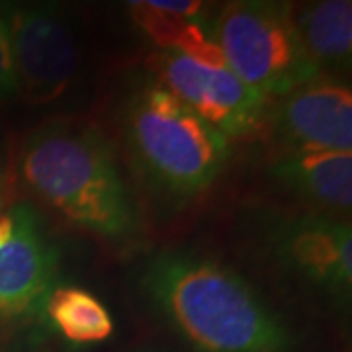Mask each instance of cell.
I'll return each mask as SVG.
<instances>
[{
  "label": "cell",
  "instance_id": "1",
  "mask_svg": "<svg viewBox=\"0 0 352 352\" xmlns=\"http://www.w3.org/2000/svg\"><path fill=\"white\" fill-rule=\"evenodd\" d=\"M20 188L69 226L113 245L141 237V215L104 127L82 116L41 122L18 145Z\"/></svg>",
  "mask_w": 352,
  "mask_h": 352
},
{
  "label": "cell",
  "instance_id": "2",
  "mask_svg": "<svg viewBox=\"0 0 352 352\" xmlns=\"http://www.w3.org/2000/svg\"><path fill=\"white\" fill-rule=\"evenodd\" d=\"M141 289L196 352H289L282 317L227 264L190 251H163L141 270Z\"/></svg>",
  "mask_w": 352,
  "mask_h": 352
},
{
  "label": "cell",
  "instance_id": "3",
  "mask_svg": "<svg viewBox=\"0 0 352 352\" xmlns=\"http://www.w3.org/2000/svg\"><path fill=\"white\" fill-rule=\"evenodd\" d=\"M120 133L143 188L173 210L208 194L231 155L229 139L151 78L122 104Z\"/></svg>",
  "mask_w": 352,
  "mask_h": 352
},
{
  "label": "cell",
  "instance_id": "4",
  "mask_svg": "<svg viewBox=\"0 0 352 352\" xmlns=\"http://www.w3.org/2000/svg\"><path fill=\"white\" fill-rule=\"evenodd\" d=\"M214 41L229 71L268 100L321 76L303 50L288 2H229L219 12Z\"/></svg>",
  "mask_w": 352,
  "mask_h": 352
},
{
  "label": "cell",
  "instance_id": "5",
  "mask_svg": "<svg viewBox=\"0 0 352 352\" xmlns=\"http://www.w3.org/2000/svg\"><path fill=\"white\" fill-rule=\"evenodd\" d=\"M12 50L18 96L32 106L59 100L78 71V41L63 10L51 4L0 8Z\"/></svg>",
  "mask_w": 352,
  "mask_h": 352
},
{
  "label": "cell",
  "instance_id": "6",
  "mask_svg": "<svg viewBox=\"0 0 352 352\" xmlns=\"http://www.w3.org/2000/svg\"><path fill=\"white\" fill-rule=\"evenodd\" d=\"M157 82L227 139L254 138L268 122V98L249 88L229 67L210 69L175 51L149 57Z\"/></svg>",
  "mask_w": 352,
  "mask_h": 352
},
{
  "label": "cell",
  "instance_id": "7",
  "mask_svg": "<svg viewBox=\"0 0 352 352\" xmlns=\"http://www.w3.org/2000/svg\"><path fill=\"white\" fill-rule=\"evenodd\" d=\"M10 212L14 233L0 247V329L39 325L59 278V251L36 208L18 201Z\"/></svg>",
  "mask_w": 352,
  "mask_h": 352
},
{
  "label": "cell",
  "instance_id": "8",
  "mask_svg": "<svg viewBox=\"0 0 352 352\" xmlns=\"http://www.w3.org/2000/svg\"><path fill=\"white\" fill-rule=\"evenodd\" d=\"M280 266L331 300L349 303L352 289V231L344 219L303 214L274 229Z\"/></svg>",
  "mask_w": 352,
  "mask_h": 352
},
{
  "label": "cell",
  "instance_id": "9",
  "mask_svg": "<svg viewBox=\"0 0 352 352\" xmlns=\"http://www.w3.org/2000/svg\"><path fill=\"white\" fill-rule=\"evenodd\" d=\"M268 122L282 153H352V92L329 76L280 96Z\"/></svg>",
  "mask_w": 352,
  "mask_h": 352
},
{
  "label": "cell",
  "instance_id": "10",
  "mask_svg": "<svg viewBox=\"0 0 352 352\" xmlns=\"http://www.w3.org/2000/svg\"><path fill=\"white\" fill-rule=\"evenodd\" d=\"M272 176L315 214L344 219L352 206V153L284 151Z\"/></svg>",
  "mask_w": 352,
  "mask_h": 352
},
{
  "label": "cell",
  "instance_id": "11",
  "mask_svg": "<svg viewBox=\"0 0 352 352\" xmlns=\"http://www.w3.org/2000/svg\"><path fill=\"white\" fill-rule=\"evenodd\" d=\"M294 24L303 50L319 73L349 71L352 51V2L321 0L296 8Z\"/></svg>",
  "mask_w": 352,
  "mask_h": 352
},
{
  "label": "cell",
  "instance_id": "12",
  "mask_svg": "<svg viewBox=\"0 0 352 352\" xmlns=\"http://www.w3.org/2000/svg\"><path fill=\"white\" fill-rule=\"evenodd\" d=\"M45 319L75 344H96L113 335L106 305L85 288L57 286L45 303Z\"/></svg>",
  "mask_w": 352,
  "mask_h": 352
},
{
  "label": "cell",
  "instance_id": "13",
  "mask_svg": "<svg viewBox=\"0 0 352 352\" xmlns=\"http://www.w3.org/2000/svg\"><path fill=\"white\" fill-rule=\"evenodd\" d=\"M127 6H129V14L133 22L157 43V47H161V51H176L188 25L194 22L184 16L157 8L151 0L129 2Z\"/></svg>",
  "mask_w": 352,
  "mask_h": 352
},
{
  "label": "cell",
  "instance_id": "14",
  "mask_svg": "<svg viewBox=\"0 0 352 352\" xmlns=\"http://www.w3.org/2000/svg\"><path fill=\"white\" fill-rule=\"evenodd\" d=\"M20 182L16 170V149L0 143V212L18 204Z\"/></svg>",
  "mask_w": 352,
  "mask_h": 352
},
{
  "label": "cell",
  "instance_id": "15",
  "mask_svg": "<svg viewBox=\"0 0 352 352\" xmlns=\"http://www.w3.org/2000/svg\"><path fill=\"white\" fill-rule=\"evenodd\" d=\"M14 96H18V82H16V73H14L8 30L0 14V100H8Z\"/></svg>",
  "mask_w": 352,
  "mask_h": 352
},
{
  "label": "cell",
  "instance_id": "16",
  "mask_svg": "<svg viewBox=\"0 0 352 352\" xmlns=\"http://www.w3.org/2000/svg\"><path fill=\"white\" fill-rule=\"evenodd\" d=\"M14 233V217L10 210L0 212V247L12 237Z\"/></svg>",
  "mask_w": 352,
  "mask_h": 352
}]
</instances>
